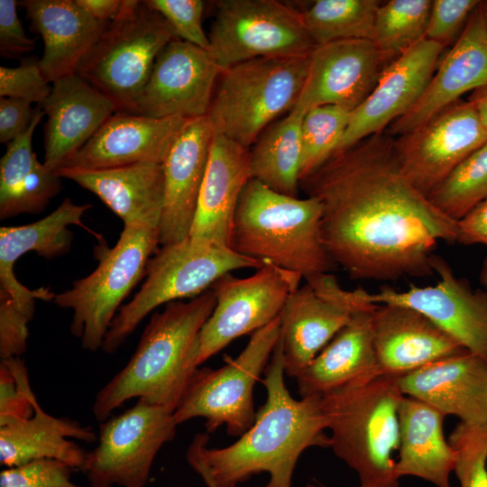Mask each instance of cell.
<instances>
[{
	"label": "cell",
	"mask_w": 487,
	"mask_h": 487,
	"mask_svg": "<svg viewBox=\"0 0 487 487\" xmlns=\"http://www.w3.org/2000/svg\"><path fill=\"white\" fill-rule=\"evenodd\" d=\"M299 187L321 203L326 250L354 280L433 275L437 244L456 242L457 221L407 179L388 133L334 154Z\"/></svg>",
	"instance_id": "cell-1"
},
{
	"label": "cell",
	"mask_w": 487,
	"mask_h": 487,
	"mask_svg": "<svg viewBox=\"0 0 487 487\" xmlns=\"http://www.w3.org/2000/svg\"><path fill=\"white\" fill-rule=\"evenodd\" d=\"M284 364L279 338L262 381L265 403L252 427L234 444L208 448L207 433L197 434L186 455L190 466L216 487H236L254 474L270 475L263 487H291L296 464L308 447H330L321 395L298 400L284 383Z\"/></svg>",
	"instance_id": "cell-2"
},
{
	"label": "cell",
	"mask_w": 487,
	"mask_h": 487,
	"mask_svg": "<svg viewBox=\"0 0 487 487\" xmlns=\"http://www.w3.org/2000/svg\"><path fill=\"white\" fill-rule=\"evenodd\" d=\"M215 306L210 288L155 312L129 362L97 392L92 407L95 418L106 420L133 398L174 411L198 368V335Z\"/></svg>",
	"instance_id": "cell-3"
},
{
	"label": "cell",
	"mask_w": 487,
	"mask_h": 487,
	"mask_svg": "<svg viewBox=\"0 0 487 487\" xmlns=\"http://www.w3.org/2000/svg\"><path fill=\"white\" fill-rule=\"evenodd\" d=\"M321 216L316 198L287 196L251 179L237 205L229 248L303 278L328 273L335 264L322 240Z\"/></svg>",
	"instance_id": "cell-4"
},
{
	"label": "cell",
	"mask_w": 487,
	"mask_h": 487,
	"mask_svg": "<svg viewBox=\"0 0 487 487\" xmlns=\"http://www.w3.org/2000/svg\"><path fill=\"white\" fill-rule=\"evenodd\" d=\"M321 396L335 455L357 473L362 485L398 487L392 454L400 446L404 395L397 377L378 375Z\"/></svg>",
	"instance_id": "cell-5"
},
{
	"label": "cell",
	"mask_w": 487,
	"mask_h": 487,
	"mask_svg": "<svg viewBox=\"0 0 487 487\" xmlns=\"http://www.w3.org/2000/svg\"><path fill=\"white\" fill-rule=\"evenodd\" d=\"M308 57L258 58L223 71L208 112L214 134L250 149L302 90Z\"/></svg>",
	"instance_id": "cell-6"
},
{
	"label": "cell",
	"mask_w": 487,
	"mask_h": 487,
	"mask_svg": "<svg viewBox=\"0 0 487 487\" xmlns=\"http://www.w3.org/2000/svg\"><path fill=\"white\" fill-rule=\"evenodd\" d=\"M262 263L228 247L187 239L161 245L150 258L145 280L133 299L122 306L111 322L102 350L114 354L143 318L162 304L195 298L222 276L238 269H258Z\"/></svg>",
	"instance_id": "cell-7"
},
{
	"label": "cell",
	"mask_w": 487,
	"mask_h": 487,
	"mask_svg": "<svg viewBox=\"0 0 487 487\" xmlns=\"http://www.w3.org/2000/svg\"><path fill=\"white\" fill-rule=\"evenodd\" d=\"M177 38L160 14L144 1L123 0L78 74L114 102L116 112L135 114L161 50Z\"/></svg>",
	"instance_id": "cell-8"
},
{
	"label": "cell",
	"mask_w": 487,
	"mask_h": 487,
	"mask_svg": "<svg viewBox=\"0 0 487 487\" xmlns=\"http://www.w3.org/2000/svg\"><path fill=\"white\" fill-rule=\"evenodd\" d=\"M160 227L124 225L115 245L98 253L99 264L70 289L55 294L53 302L73 312L70 333L85 350L102 345L118 307L145 275L147 263L158 250Z\"/></svg>",
	"instance_id": "cell-9"
},
{
	"label": "cell",
	"mask_w": 487,
	"mask_h": 487,
	"mask_svg": "<svg viewBox=\"0 0 487 487\" xmlns=\"http://www.w3.org/2000/svg\"><path fill=\"white\" fill-rule=\"evenodd\" d=\"M280 330L277 317L252 334L237 357L225 355L224 366L198 368L174 410L178 425L203 418L207 433L223 425L230 436L245 433L256 417L253 386L269 363Z\"/></svg>",
	"instance_id": "cell-10"
},
{
	"label": "cell",
	"mask_w": 487,
	"mask_h": 487,
	"mask_svg": "<svg viewBox=\"0 0 487 487\" xmlns=\"http://www.w3.org/2000/svg\"><path fill=\"white\" fill-rule=\"evenodd\" d=\"M210 26L209 51L222 72L269 57H308L317 44L299 10L276 0H221Z\"/></svg>",
	"instance_id": "cell-11"
},
{
	"label": "cell",
	"mask_w": 487,
	"mask_h": 487,
	"mask_svg": "<svg viewBox=\"0 0 487 487\" xmlns=\"http://www.w3.org/2000/svg\"><path fill=\"white\" fill-rule=\"evenodd\" d=\"M177 426L173 410L141 400L103 421L82 470L90 487H145L159 450L174 438Z\"/></svg>",
	"instance_id": "cell-12"
},
{
	"label": "cell",
	"mask_w": 487,
	"mask_h": 487,
	"mask_svg": "<svg viewBox=\"0 0 487 487\" xmlns=\"http://www.w3.org/2000/svg\"><path fill=\"white\" fill-rule=\"evenodd\" d=\"M304 279L279 316L284 372L296 378L355 313L375 305L368 291L345 289L330 272Z\"/></svg>",
	"instance_id": "cell-13"
},
{
	"label": "cell",
	"mask_w": 487,
	"mask_h": 487,
	"mask_svg": "<svg viewBox=\"0 0 487 487\" xmlns=\"http://www.w3.org/2000/svg\"><path fill=\"white\" fill-rule=\"evenodd\" d=\"M303 276L263 263L245 278L226 273L211 287L216 306L198 341V366L234 339L266 326L279 317Z\"/></svg>",
	"instance_id": "cell-14"
},
{
	"label": "cell",
	"mask_w": 487,
	"mask_h": 487,
	"mask_svg": "<svg viewBox=\"0 0 487 487\" xmlns=\"http://www.w3.org/2000/svg\"><path fill=\"white\" fill-rule=\"evenodd\" d=\"M486 142L487 134L468 100H457L394 138L402 173L426 196Z\"/></svg>",
	"instance_id": "cell-15"
},
{
	"label": "cell",
	"mask_w": 487,
	"mask_h": 487,
	"mask_svg": "<svg viewBox=\"0 0 487 487\" xmlns=\"http://www.w3.org/2000/svg\"><path fill=\"white\" fill-rule=\"evenodd\" d=\"M432 267L438 278L435 284L410 285L403 291L384 287L369 293L370 301L420 312L466 351L487 362V291L473 290L440 256L434 255Z\"/></svg>",
	"instance_id": "cell-16"
},
{
	"label": "cell",
	"mask_w": 487,
	"mask_h": 487,
	"mask_svg": "<svg viewBox=\"0 0 487 487\" xmlns=\"http://www.w3.org/2000/svg\"><path fill=\"white\" fill-rule=\"evenodd\" d=\"M221 73L209 51L175 38L159 53L135 114L152 118L206 116Z\"/></svg>",
	"instance_id": "cell-17"
},
{
	"label": "cell",
	"mask_w": 487,
	"mask_h": 487,
	"mask_svg": "<svg viewBox=\"0 0 487 487\" xmlns=\"http://www.w3.org/2000/svg\"><path fill=\"white\" fill-rule=\"evenodd\" d=\"M388 65L372 40L348 39L317 45L292 110L305 115L312 107L335 105L353 111L372 93Z\"/></svg>",
	"instance_id": "cell-18"
},
{
	"label": "cell",
	"mask_w": 487,
	"mask_h": 487,
	"mask_svg": "<svg viewBox=\"0 0 487 487\" xmlns=\"http://www.w3.org/2000/svg\"><path fill=\"white\" fill-rule=\"evenodd\" d=\"M444 48L423 38L391 61L372 93L352 111L335 153L384 132L388 125L405 115L427 88Z\"/></svg>",
	"instance_id": "cell-19"
},
{
	"label": "cell",
	"mask_w": 487,
	"mask_h": 487,
	"mask_svg": "<svg viewBox=\"0 0 487 487\" xmlns=\"http://www.w3.org/2000/svg\"><path fill=\"white\" fill-rule=\"evenodd\" d=\"M485 85L487 14L479 3L453 47L438 62L421 97L387 133L392 137L402 135L460 100L464 93Z\"/></svg>",
	"instance_id": "cell-20"
},
{
	"label": "cell",
	"mask_w": 487,
	"mask_h": 487,
	"mask_svg": "<svg viewBox=\"0 0 487 487\" xmlns=\"http://www.w3.org/2000/svg\"><path fill=\"white\" fill-rule=\"evenodd\" d=\"M187 120L116 112L61 167L101 170L163 164Z\"/></svg>",
	"instance_id": "cell-21"
},
{
	"label": "cell",
	"mask_w": 487,
	"mask_h": 487,
	"mask_svg": "<svg viewBox=\"0 0 487 487\" xmlns=\"http://www.w3.org/2000/svg\"><path fill=\"white\" fill-rule=\"evenodd\" d=\"M372 327L379 374L400 377L466 350L420 312L375 304Z\"/></svg>",
	"instance_id": "cell-22"
},
{
	"label": "cell",
	"mask_w": 487,
	"mask_h": 487,
	"mask_svg": "<svg viewBox=\"0 0 487 487\" xmlns=\"http://www.w3.org/2000/svg\"><path fill=\"white\" fill-rule=\"evenodd\" d=\"M214 135L208 115L187 120L162 164L161 245L189 236Z\"/></svg>",
	"instance_id": "cell-23"
},
{
	"label": "cell",
	"mask_w": 487,
	"mask_h": 487,
	"mask_svg": "<svg viewBox=\"0 0 487 487\" xmlns=\"http://www.w3.org/2000/svg\"><path fill=\"white\" fill-rule=\"evenodd\" d=\"M91 204L76 205L69 198L43 218L23 225L0 228V290L8 293L18 308L33 317L36 299L51 300L52 292L48 288L29 289L14 272L15 262L28 252L39 256L54 259L67 253L71 247L73 233L71 225L86 226L82 216Z\"/></svg>",
	"instance_id": "cell-24"
},
{
	"label": "cell",
	"mask_w": 487,
	"mask_h": 487,
	"mask_svg": "<svg viewBox=\"0 0 487 487\" xmlns=\"http://www.w3.org/2000/svg\"><path fill=\"white\" fill-rule=\"evenodd\" d=\"M405 396L462 422L487 423V362L468 351L397 377Z\"/></svg>",
	"instance_id": "cell-25"
},
{
	"label": "cell",
	"mask_w": 487,
	"mask_h": 487,
	"mask_svg": "<svg viewBox=\"0 0 487 487\" xmlns=\"http://www.w3.org/2000/svg\"><path fill=\"white\" fill-rule=\"evenodd\" d=\"M41 106L47 115L43 163L55 171L117 111L112 100L78 73L52 82Z\"/></svg>",
	"instance_id": "cell-26"
},
{
	"label": "cell",
	"mask_w": 487,
	"mask_h": 487,
	"mask_svg": "<svg viewBox=\"0 0 487 487\" xmlns=\"http://www.w3.org/2000/svg\"><path fill=\"white\" fill-rule=\"evenodd\" d=\"M20 4L25 8L32 30L43 40L39 65L50 83L78 73L110 23L92 17L76 0H26Z\"/></svg>",
	"instance_id": "cell-27"
},
{
	"label": "cell",
	"mask_w": 487,
	"mask_h": 487,
	"mask_svg": "<svg viewBox=\"0 0 487 487\" xmlns=\"http://www.w3.org/2000/svg\"><path fill=\"white\" fill-rule=\"evenodd\" d=\"M251 179L250 149L215 134L188 237L229 248L237 205Z\"/></svg>",
	"instance_id": "cell-28"
},
{
	"label": "cell",
	"mask_w": 487,
	"mask_h": 487,
	"mask_svg": "<svg viewBox=\"0 0 487 487\" xmlns=\"http://www.w3.org/2000/svg\"><path fill=\"white\" fill-rule=\"evenodd\" d=\"M97 196L124 225L160 227L164 194L162 164L136 163L101 170H56Z\"/></svg>",
	"instance_id": "cell-29"
},
{
	"label": "cell",
	"mask_w": 487,
	"mask_h": 487,
	"mask_svg": "<svg viewBox=\"0 0 487 487\" xmlns=\"http://www.w3.org/2000/svg\"><path fill=\"white\" fill-rule=\"evenodd\" d=\"M374 306L355 313L297 377L301 398L324 395L380 375L372 327Z\"/></svg>",
	"instance_id": "cell-30"
},
{
	"label": "cell",
	"mask_w": 487,
	"mask_h": 487,
	"mask_svg": "<svg viewBox=\"0 0 487 487\" xmlns=\"http://www.w3.org/2000/svg\"><path fill=\"white\" fill-rule=\"evenodd\" d=\"M32 417L0 426V463L5 467L19 465L34 459L62 461L74 470H83L87 452L73 440L94 442L90 427L45 412L36 398Z\"/></svg>",
	"instance_id": "cell-31"
},
{
	"label": "cell",
	"mask_w": 487,
	"mask_h": 487,
	"mask_svg": "<svg viewBox=\"0 0 487 487\" xmlns=\"http://www.w3.org/2000/svg\"><path fill=\"white\" fill-rule=\"evenodd\" d=\"M445 417L429 404L404 395L399 409V460L395 464L399 478L416 476L436 487H450L455 452L444 436Z\"/></svg>",
	"instance_id": "cell-32"
},
{
	"label": "cell",
	"mask_w": 487,
	"mask_h": 487,
	"mask_svg": "<svg viewBox=\"0 0 487 487\" xmlns=\"http://www.w3.org/2000/svg\"><path fill=\"white\" fill-rule=\"evenodd\" d=\"M303 116L291 110L270 125L250 150L252 179L290 197H297L300 184Z\"/></svg>",
	"instance_id": "cell-33"
},
{
	"label": "cell",
	"mask_w": 487,
	"mask_h": 487,
	"mask_svg": "<svg viewBox=\"0 0 487 487\" xmlns=\"http://www.w3.org/2000/svg\"><path fill=\"white\" fill-rule=\"evenodd\" d=\"M377 0H317L299 10L302 22L317 45L348 39H372Z\"/></svg>",
	"instance_id": "cell-34"
},
{
	"label": "cell",
	"mask_w": 487,
	"mask_h": 487,
	"mask_svg": "<svg viewBox=\"0 0 487 487\" xmlns=\"http://www.w3.org/2000/svg\"><path fill=\"white\" fill-rule=\"evenodd\" d=\"M432 1L391 0L379 6L372 41L390 64L425 36Z\"/></svg>",
	"instance_id": "cell-35"
},
{
	"label": "cell",
	"mask_w": 487,
	"mask_h": 487,
	"mask_svg": "<svg viewBox=\"0 0 487 487\" xmlns=\"http://www.w3.org/2000/svg\"><path fill=\"white\" fill-rule=\"evenodd\" d=\"M427 198L458 221L487 198V142L461 162Z\"/></svg>",
	"instance_id": "cell-36"
},
{
	"label": "cell",
	"mask_w": 487,
	"mask_h": 487,
	"mask_svg": "<svg viewBox=\"0 0 487 487\" xmlns=\"http://www.w3.org/2000/svg\"><path fill=\"white\" fill-rule=\"evenodd\" d=\"M351 113V110L335 105L315 106L305 113L301 123L300 180L335 153Z\"/></svg>",
	"instance_id": "cell-37"
},
{
	"label": "cell",
	"mask_w": 487,
	"mask_h": 487,
	"mask_svg": "<svg viewBox=\"0 0 487 487\" xmlns=\"http://www.w3.org/2000/svg\"><path fill=\"white\" fill-rule=\"evenodd\" d=\"M461 487H487V423L460 422L448 436Z\"/></svg>",
	"instance_id": "cell-38"
},
{
	"label": "cell",
	"mask_w": 487,
	"mask_h": 487,
	"mask_svg": "<svg viewBox=\"0 0 487 487\" xmlns=\"http://www.w3.org/2000/svg\"><path fill=\"white\" fill-rule=\"evenodd\" d=\"M62 188L60 177L39 161L24 181L6 200L0 202V218L39 214Z\"/></svg>",
	"instance_id": "cell-39"
},
{
	"label": "cell",
	"mask_w": 487,
	"mask_h": 487,
	"mask_svg": "<svg viewBox=\"0 0 487 487\" xmlns=\"http://www.w3.org/2000/svg\"><path fill=\"white\" fill-rule=\"evenodd\" d=\"M34 398L24 362L20 357L1 360L0 426L32 417Z\"/></svg>",
	"instance_id": "cell-40"
},
{
	"label": "cell",
	"mask_w": 487,
	"mask_h": 487,
	"mask_svg": "<svg viewBox=\"0 0 487 487\" xmlns=\"http://www.w3.org/2000/svg\"><path fill=\"white\" fill-rule=\"evenodd\" d=\"M45 113L41 106L35 107L30 127L12 142L0 161V202L14 193L38 161L32 151V136Z\"/></svg>",
	"instance_id": "cell-41"
},
{
	"label": "cell",
	"mask_w": 487,
	"mask_h": 487,
	"mask_svg": "<svg viewBox=\"0 0 487 487\" xmlns=\"http://www.w3.org/2000/svg\"><path fill=\"white\" fill-rule=\"evenodd\" d=\"M144 2L161 15L178 39L209 51L208 35L202 26L204 1L146 0Z\"/></svg>",
	"instance_id": "cell-42"
},
{
	"label": "cell",
	"mask_w": 487,
	"mask_h": 487,
	"mask_svg": "<svg viewBox=\"0 0 487 487\" xmlns=\"http://www.w3.org/2000/svg\"><path fill=\"white\" fill-rule=\"evenodd\" d=\"M73 471L57 459H34L2 470L0 487H85L72 482Z\"/></svg>",
	"instance_id": "cell-43"
},
{
	"label": "cell",
	"mask_w": 487,
	"mask_h": 487,
	"mask_svg": "<svg viewBox=\"0 0 487 487\" xmlns=\"http://www.w3.org/2000/svg\"><path fill=\"white\" fill-rule=\"evenodd\" d=\"M51 91V86L43 76L36 57L25 58L17 67H0V97L21 98L41 106Z\"/></svg>",
	"instance_id": "cell-44"
},
{
	"label": "cell",
	"mask_w": 487,
	"mask_h": 487,
	"mask_svg": "<svg viewBox=\"0 0 487 487\" xmlns=\"http://www.w3.org/2000/svg\"><path fill=\"white\" fill-rule=\"evenodd\" d=\"M477 0H434L424 38L444 47L455 42L475 7Z\"/></svg>",
	"instance_id": "cell-45"
},
{
	"label": "cell",
	"mask_w": 487,
	"mask_h": 487,
	"mask_svg": "<svg viewBox=\"0 0 487 487\" xmlns=\"http://www.w3.org/2000/svg\"><path fill=\"white\" fill-rule=\"evenodd\" d=\"M31 320L17 308L13 298L0 290V357H20L27 348Z\"/></svg>",
	"instance_id": "cell-46"
},
{
	"label": "cell",
	"mask_w": 487,
	"mask_h": 487,
	"mask_svg": "<svg viewBox=\"0 0 487 487\" xmlns=\"http://www.w3.org/2000/svg\"><path fill=\"white\" fill-rule=\"evenodd\" d=\"M16 5L14 0H0V53L4 57L20 56L35 48L17 15Z\"/></svg>",
	"instance_id": "cell-47"
},
{
	"label": "cell",
	"mask_w": 487,
	"mask_h": 487,
	"mask_svg": "<svg viewBox=\"0 0 487 487\" xmlns=\"http://www.w3.org/2000/svg\"><path fill=\"white\" fill-rule=\"evenodd\" d=\"M29 101L3 96L0 97V142L9 143L24 133L31 125L35 108Z\"/></svg>",
	"instance_id": "cell-48"
},
{
	"label": "cell",
	"mask_w": 487,
	"mask_h": 487,
	"mask_svg": "<svg viewBox=\"0 0 487 487\" xmlns=\"http://www.w3.org/2000/svg\"><path fill=\"white\" fill-rule=\"evenodd\" d=\"M456 242L487 247V198L457 221Z\"/></svg>",
	"instance_id": "cell-49"
},
{
	"label": "cell",
	"mask_w": 487,
	"mask_h": 487,
	"mask_svg": "<svg viewBox=\"0 0 487 487\" xmlns=\"http://www.w3.org/2000/svg\"><path fill=\"white\" fill-rule=\"evenodd\" d=\"M77 4L95 19L109 23L120 12L122 0H76Z\"/></svg>",
	"instance_id": "cell-50"
},
{
	"label": "cell",
	"mask_w": 487,
	"mask_h": 487,
	"mask_svg": "<svg viewBox=\"0 0 487 487\" xmlns=\"http://www.w3.org/2000/svg\"><path fill=\"white\" fill-rule=\"evenodd\" d=\"M468 101L474 107L480 122L487 134V85L472 91Z\"/></svg>",
	"instance_id": "cell-51"
},
{
	"label": "cell",
	"mask_w": 487,
	"mask_h": 487,
	"mask_svg": "<svg viewBox=\"0 0 487 487\" xmlns=\"http://www.w3.org/2000/svg\"><path fill=\"white\" fill-rule=\"evenodd\" d=\"M480 279L484 289L487 291V258L483 262Z\"/></svg>",
	"instance_id": "cell-52"
},
{
	"label": "cell",
	"mask_w": 487,
	"mask_h": 487,
	"mask_svg": "<svg viewBox=\"0 0 487 487\" xmlns=\"http://www.w3.org/2000/svg\"><path fill=\"white\" fill-rule=\"evenodd\" d=\"M202 479H203L204 482L206 483V485H207V487H216V486L214 485V483H213L208 478H207V477H202Z\"/></svg>",
	"instance_id": "cell-53"
},
{
	"label": "cell",
	"mask_w": 487,
	"mask_h": 487,
	"mask_svg": "<svg viewBox=\"0 0 487 487\" xmlns=\"http://www.w3.org/2000/svg\"><path fill=\"white\" fill-rule=\"evenodd\" d=\"M306 487H324L322 485H317V484H315V483H312V482H308ZM359 487H368V486H364V485H360Z\"/></svg>",
	"instance_id": "cell-54"
},
{
	"label": "cell",
	"mask_w": 487,
	"mask_h": 487,
	"mask_svg": "<svg viewBox=\"0 0 487 487\" xmlns=\"http://www.w3.org/2000/svg\"><path fill=\"white\" fill-rule=\"evenodd\" d=\"M480 4H481L482 7L483 8V10L487 13V0L481 1Z\"/></svg>",
	"instance_id": "cell-55"
},
{
	"label": "cell",
	"mask_w": 487,
	"mask_h": 487,
	"mask_svg": "<svg viewBox=\"0 0 487 487\" xmlns=\"http://www.w3.org/2000/svg\"><path fill=\"white\" fill-rule=\"evenodd\" d=\"M487 14V13H486Z\"/></svg>",
	"instance_id": "cell-56"
}]
</instances>
